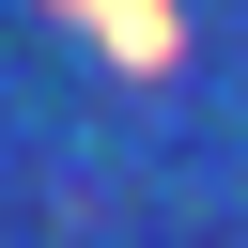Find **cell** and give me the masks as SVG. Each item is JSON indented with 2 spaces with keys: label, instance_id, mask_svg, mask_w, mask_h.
I'll use <instances>...</instances> for the list:
<instances>
[{
  "label": "cell",
  "instance_id": "obj_1",
  "mask_svg": "<svg viewBox=\"0 0 248 248\" xmlns=\"http://www.w3.org/2000/svg\"><path fill=\"white\" fill-rule=\"evenodd\" d=\"M62 16H93L124 62H170V16H155V0H62Z\"/></svg>",
  "mask_w": 248,
  "mask_h": 248
}]
</instances>
